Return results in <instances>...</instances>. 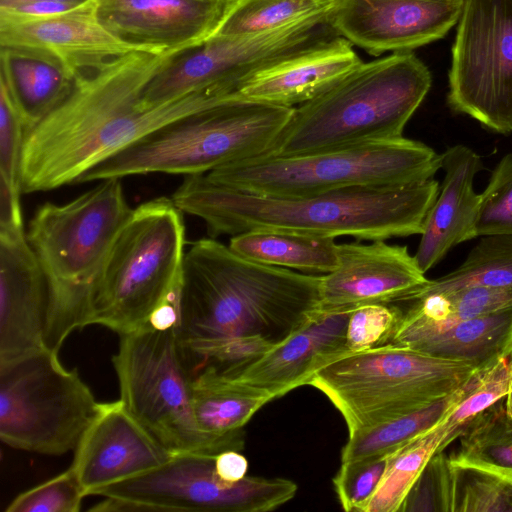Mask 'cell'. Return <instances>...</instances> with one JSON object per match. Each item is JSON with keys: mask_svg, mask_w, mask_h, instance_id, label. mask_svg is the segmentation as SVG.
I'll return each instance as SVG.
<instances>
[{"mask_svg": "<svg viewBox=\"0 0 512 512\" xmlns=\"http://www.w3.org/2000/svg\"><path fill=\"white\" fill-rule=\"evenodd\" d=\"M47 296L25 229H0V364L45 347Z\"/></svg>", "mask_w": 512, "mask_h": 512, "instance_id": "obj_19", "label": "cell"}, {"mask_svg": "<svg viewBox=\"0 0 512 512\" xmlns=\"http://www.w3.org/2000/svg\"><path fill=\"white\" fill-rule=\"evenodd\" d=\"M131 212L121 178L35 211L26 235L47 282V348L58 352L73 331L89 325L94 284Z\"/></svg>", "mask_w": 512, "mask_h": 512, "instance_id": "obj_4", "label": "cell"}, {"mask_svg": "<svg viewBox=\"0 0 512 512\" xmlns=\"http://www.w3.org/2000/svg\"><path fill=\"white\" fill-rule=\"evenodd\" d=\"M427 281L406 246L385 240L338 244V264L321 278L319 314L404 302Z\"/></svg>", "mask_w": 512, "mask_h": 512, "instance_id": "obj_16", "label": "cell"}, {"mask_svg": "<svg viewBox=\"0 0 512 512\" xmlns=\"http://www.w3.org/2000/svg\"><path fill=\"white\" fill-rule=\"evenodd\" d=\"M447 436L444 426L419 435L386 457L384 474L360 512H398L409 491Z\"/></svg>", "mask_w": 512, "mask_h": 512, "instance_id": "obj_31", "label": "cell"}, {"mask_svg": "<svg viewBox=\"0 0 512 512\" xmlns=\"http://www.w3.org/2000/svg\"><path fill=\"white\" fill-rule=\"evenodd\" d=\"M335 35L330 19H315L261 33L210 37L173 55L144 88L140 106L151 109L205 89L235 94L256 72Z\"/></svg>", "mask_w": 512, "mask_h": 512, "instance_id": "obj_13", "label": "cell"}, {"mask_svg": "<svg viewBox=\"0 0 512 512\" xmlns=\"http://www.w3.org/2000/svg\"><path fill=\"white\" fill-rule=\"evenodd\" d=\"M100 406L77 369L46 346L0 364V439L10 447L52 456L75 450Z\"/></svg>", "mask_w": 512, "mask_h": 512, "instance_id": "obj_11", "label": "cell"}, {"mask_svg": "<svg viewBox=\"0 0 512 512\" xmlns=\"http://www.w3.org/2000/svg\"><path fill=\"white\" fill-rule=\"evenodd\" d=\"M431 84L429 69L412 51L362 62L323 94L294 107L267 154L293 156L402 137Z\"/></svg>", "mask_w": 512, "mask_h": 512, "instance_id": "obj_5", "label": "cell"}, {"mask_svg": "<svg viewBox=\"0 0 512 512\" xmlns=\"http://www.w3.org/2000/svg\"><path fill=\"white\" fill-rule=\"evenodd\" d=\"M112 363L120 400L172 454L216 456L243 449V429L211 435L199 428L193 409L192 375L177 342L176 326L160 329L147 324L121 335Z\"/></svg>", "mask_w": 512, "mask_h": 512, "instance_id": "obj_10", "label": "cell"}, {"mask_svg": "<svg viewBox=\"0 0 512 512\" xmlns=\"http://www.w3.org/2000/svg\"><path fill=\"white\" fill-rule=\"evenodd\" d=\"M215 470L220 479L235 483L246 476L248 461L237 450H226L215 457Z\"/></svg>", "mask_w": 512, "mask_h": 512, "instance_id": "obj_42", "label": "cell"}, {"mask_svg": "<svg viewBox=\"0 0 512 512\" xmlns=\"http://www.w3.org/2000/svg\"><path fill=\"white\" fill-rule=\"evenodd\" d=\"M444 179L423 223L414 255L426 273L456 245L477 237L481 194L474 178L482 169L481 157L471 148L455 145L442 153Z\"/></svg>", "mask_w": 512, "mask_h": 512, "instance_id": "obj_22", "label": "cell"}, {"mask_svg": "<svg viewBox=\"0 0 512 512\" xmlns=\"http://www.w3.org/2000/svg\"><path fill=\"white\" fill-rule=\"evenodd\" d=\"M388 343L437 357L487 364L512 355V307L451 323H433L402 311Z\"/></svg>", "mask_w": 512, "mask_h": 512, "instance_id": "obj_24", "label": "cell"}, {"mask_svg": "<svg viewBox=\"0 0 512 512\" xmlns=\"http://www.w3.org/2000/svg\"><path fill=\"white\" fill-rule=\"evenodd\" d=\"M448 461L452 466L490 473L512 483V421L503 399L470 420Z\"/></svg>", "mask_w": 512, "mask_h": 512, "instance_id": "obj_29", "label": "cell"}, {"mask_svg": "<svg viewBox=\"0 0 512 512\" xmlns=\"http://www.w3.org/2000/svg\"><path fill=\"white\" fill-rule=\"evenodd\" d=\"M94 6L38 19H0V46L46 50L64 60L76 75L132 51H142L111 35L97 20Z\"/></svg>", "mask_w": 512, "mask_h": 512, "instance_id": "obj_23", "label": "cell"}, {"mask_svg": "<svg viewBox=\"0 0 512 512\" xmlns=\"http://www.w3.org/2000/svg\"><path fill=\"white\" fill-rule=\"evenodd\" d=\"M213 455L174 454L161 466L102 489L93 512H268L290 501L297 485L284 478H219Z\"/></svg>", "mask_w": 512, "mask_h": 512, "instance_id": "obj_12", "label": "cell"}, {"mask_svg": "<svg viewBox=\"0 0 512 512\" xmlns=\"http://www.w3.org/2000/svg\"><path fill=\"white\" fill-rule=\"evenodd\" d=\"M185 244L183 212L172 198L158 197L132 209L94 284L89 325L121 336L176 302Z\"/></svg>", "mask_w": 512, "mask_h": 512, "instance_id": "obj_7", "label": "cell"}, {"mask_svg": "<svg viewBox=\"0 0 512 512\" xmlns=\"http://www.w3.org/2000/svg\"><path fill=\"white\" fill-rule=\"evenodd\" d=\"M352 46L335 35L256 72L240 84L235 94L297 107L338 84L362 63Z\"/></svg>", "mask_w": 512, "mask_h": 512, "instance_id": "obj_21", "label": "cell"}, {"mask_svg": "<svg viewBox=\"0 0 512 512\" xmlns=\"http://www.w3.org/2000/svg\"><path fill=\"white\" fill-rule=\"evenodd\" d=\"M475 286H512V236H482L458 268L437 279H428L404 302Z\"/></svg>", "mask_w": 512, "mask_h": 512, "instance_id": "obj_32", "label": "cell"}, {"mask_svg": "<svg viewBox=\"0 0 512 512\" xmlns=\"http://www.w3.org/2000/svg\"><path fill=\"white\" fill-rule=\"evenodd\" d=\"M191 389L198 426L211 435L243 429L262 406L275 399L268 391L238 381L212 364L197 370Z\"/></svg>", "mask_w": 512, "mask_h": 512, "instance_id": "obj_26", "label": "cell"}, {"mask_svg": "<svg viewBox=\"0 0 512 512\" xmlns=\"http://www.w3.org/2000/svg\"><path fill=\"white\" fill-rule=\"evenodd\" d=\"M448 488V511L512 512V483L493 474L449 463Z\"/></svg>", "mask_w": 512, "mask_h": 512, "instance_id": "obj_34", "label": "cell"}, {"mask_svg": "<svg viewBox=\"0 0 512 512\" xmlns=\"http://www.w3.org/2000/svg\"><path fill=\"white\" fill-rule=\"evenodd\" d=\"M337 0H227L211 36H235L277 30L315 19H330Z\"/></svg>", "mask_w": 512, "mask_h": 512, "instance_id": "obj_30", "label": "cell"}, {"mask_svg": "<svg viewBox=\"0 0 512 512\" xmlns=\"http://www.w3.org/2000/svg\"><path fill=\"white\" fill-rule=\"evenodd\" d=\"M349 316L350 312L319 314L251 363L235 370H222L275 398L281 397L308 385L316 371L350 352L346 346Z\"/></svg>", "mask_w": 512, "mask_h": 512, "instance_id": "obj_20", "label": "cell"}, {"mask_svg": "<svg viewBox=\"0 0 512 512\" xmlns=\"http://www.w3.org/2000/svg\"><path fill=\"white\" fill-rule=\"evenodd\" d=\"M176 53L132 51L78 73L66 99L26 133L22 192L74 184L92 167L155 129L233 96L205 89L142 109L144 88Z\"/></svg>", "mask_w": 512, "mask_h": 512, "instance_id": "obj_1", "label": "cell"}, {"mask_svg": "<svg viewBox=\"0 0 512 512\" xmlns=\"http://www.w3.org/2000/svg\"><path fill=\"white\" fill-rule=\"evenodd\" d=\"M401 316L402 310L394 303L365 305L350 311L347 349L358 352L387 344Z\"/></svg>", "mask_w": 512, "mask_h": 512, "instance_id": "obj_38", "label": "cell"}, {"mask_svg": "<svg viewBox=\"0 0 512 512\" xmlns=\"http://www.w3.org/2000/svg\"><path fill=\"white\" fill-rule=\"evenodd\" d=\"M505 405H506L507 414L512 421V365H511V382H510L508 394L506 396Z\"/></svg>", "mask_w": 512, "mask_h": 512, "instance_id": "obj_44", "label": "cell"}, {"mask_svg": "<svg viewBox=\"0 0 512 512\" xmlns=\"http://www.w3.org/2000/svg\"><path fill=\"white\" fill-rule=\"evenodd\" d=\"M438 193V182L430 179L273 197L218 186L199 174L187 176L172 200L183 213L202 219L212 238L260 230L374 241L420 235Z\"/></svg>", "mask_w": 512, "mask_h": 512, "instance_id": "obj_3", "label": "cell"}, {"mask_svg": "<svg viewBox=\"0 0 512 512\" xmlns=\"http://www.w3.org/2000/svg\"><path fill=\"white\" fill-rule=\"evenodd\" d=\"M487 364L387 343L334 359L316 371L308 385L329 399L351 434L447 397Z\"/></svg>", "mask_w": 512, "mask_h": 512, "instance_id": "obj_9", "label": "cell"}, {"mask_svg": "<svg viewBox=\"0 0 512 512\" xmlns=\"http://www.w3.org/2000/svg\"><path fill=\"white\" fill-rule=\"evenodd\" d=\"M464 0H337L330 24L369 54L409 52L443 38Z\"/></svg>", "mask_w": 512, "mask_h": 512, "instance_id": "obj_15", "label": "cell"}, {"mask_svg": "<svg viewBox=\"0 0 512 512\" xmlns=\"http://www.w3.org/2000/svg\"><path fill=\"white\" fill-rule=\"evenodd\" d=\"M227 0H96L94 13L114 37L137 50L181 52L209 39Z\"/></svg>", "mask_w": 512, "mask_h": 512, "instance_id": "obj_17", "label": "cell"}, {"mask_svg": "<svg viewBox=\"0 0 512 512\" xmlns=\"http://www.w3.org/2000/svg\"><path fill=\"white\" fill-rule=\"evenodd\" d=\"M447 102L485 128L512 132V0H464Z\"/></svg>", "mask_w": 512, "mask_h": 512, "instance_id": "obj_14", "label": "cell"}, {"mask_svg": "<svg viewBox=\"0 0 512 512\" xmlns=\"http://www.w3.org/2000/svg\"><path fill=\"white\" fill-rule=\"evenodd\" d=\"M26 127L6 87L0 80V181L22 192L21 164Z\"/></svg>", "mask_w": 512, "mask_h": 512, "instance_id": "obj_39", "label": "cell"}, {"mask_svg": "<svg viewBox=\"0 0 512 512\" xmlns=\"http://www.w3.org/2000/svg\"><path fill=\"white\" fill-rule=\"evenodd\" d=\"M293 108L236 94L175 119L103 160L76 183L148 173L207 174L270 152Z\"/></svg>", "mask_w": 512, "mask_h": 512, "instance_id": "obj_6", "label": "cell"}, {"mask_svg": "<svg viewBox=\"0 0 512 512\" xmlns=\"http://www.w3.org/2000/svg\"><path fill=\"white\" fill-rule=\"evenodd\" d=\"M511 357L502 356L483 367L469 392L439 423L446 428L447 436L438 453L458 438L470 420L507 396L511 382Z\"/></svg>", "mask_w": 512, "mask_h": 512, "instance_id": "obj_35", "label": "cell"}, {"mask_svg": "<svg viewBox=\"0 0 512 512\" xmlns=\"http://www.w3.org/2000/svg\"><path fill=\"white\" fill-rule=\"evenodd\" d=\"M76 74L57 55L25 46H0V80L6 85L26 133L71 93Z\"/></svg>", "mask_w": 512, "mask_h": 512, "instance_id": "obj_25", "label": "cell"}, {"mask_svg": "<svg viewBox=\"0 0 512 512\" xmlns=\"http://www.w3.org/2000/svg\"><path fill=\"white\" fill-rule=\"evenodd\" d=\"M386 467V457L341 463L333 478L338 500L345 511L360 512L375 492Z\"/></svg>", "mask_w": 512, "mask_h": 512, "instance_id": "obj_40", "label": "cell"}, {"mask_svg": "<svg viewBox=\"0 0 512 512\" xmlns=\"http://www.w3.org/2000/svg\"><path fill=\"white\" fill-rule=\"evenodd\" d=\"M228 246L248 260L306 274L325 275L338 264V244L328 236L255 230L232 236Z\"/></svg>", "mask_w": 512, "mask_h": 512, "instance_id": "obj_27", "label": "cell"}, {"mask_svg": "<svg viewBox=\"0 0 512 512\" xmlns=\"http://www.w3.org/2000/svg\"><path fill=\"white\" fill-rule=\"evenodd\" d=\"M87 496L69 467L59 475L16 496L6 512H79Z\"/></svg>", "mask_w": 512, "mask_h": 512, "instance_id": "obj_37", "label": "cell"}, {"mask_svg": "<svg viewBox=\"0 0 512 512\" xmlns=\"http://www.w3.org/2000/svg\"><path fill=\"white\" fill-rule=\"evenodd\" d=\"M478 373L452 394L423 409L349 434L341 452V463L387 457L433 429L469 392Z\"/></svg>", "mask_w": 512, "mask_h": 512, "instance_id": "obj_28", "label": "cell"}, {"mask_svg": "<svg viewBox=\"0 0 512 512\" xmlns=\"http://www.w3.org/2000/svg\"><path fill=\"white\" fill-rule=\"evenodd\" d=\"M322 275L265 265L214 238L186 250L177 295V342L191 370L200 352L224 338L283 341L319 315Z\"/></svg>", "mask_w": 512, "mask_h": 512, "instance_id": "obj_2", "label": "cell"}, {"mask_svg": "<svg viewBox=\"0 0 512 512\" xmlns=\"http://www.w3.org/2000/svg\"><path fill=\"white\" fill-rule=\"evenodd\" d=\"M172 454L119 399L100 410L74 450L71 468L86 495L138 476L167 462Z\"/></svg>", "mask_w": 512, "mask_h": 512, "instance_id": "obj_18", "label": "cell"}, {"mask_svg": "<svg viewBox=\"0 0 512 512\" xmlns=\"http://www.w3.org/2000/svg\"><path fill=\"white\" fill-rule=\"evenodd\" d=\"M407 302L408 314L433 323H451L512 307V286H475L421 296Z\"/></svg>", "mask_w": 512, "mask_h": 512, "instance_id": "obj_33", "label": "cell"}, {"mask_svg": "<svg viewBox=\"0 0 512 512\" xmlns=\"http://www.w3.org/2000/svg\"><path fill=\"white\" fill-rule=\"evenodd\" d=\"M20 194L0 181V229L24 227Z\"/></svg>", "mask_w": 512, "mask_h": 512, "instance_id": "obj_41", "label": "cell"}, {"mask_svg": "<svg viewBox=\"0 0 512 512\" xmlns=\"http://www.w3.org/2000/svg\"><path fill=\"white\" fill-rule=\"evenodd\" d=\"M49 2L65 3L81 8L95 3L96 0H0V12H4L24 4Z\"/></svg>", "mask_w": 512, "mask_h": 512, "instance_id": "obj_43", "label": "cell"}, {"mask_svg": "<svg viewBox=\"0 0 512 512\" xmlns=\"http://www.w3.org/2000/svg\"><path fill=\"white\" fill-rule=\"evenodd\" d=\"M476 231L477 237L512 236V152L498 162L481 193Z\"/></svg>", "mask_w": 512, "mask_h": 512, "instance_id": "obj_36", "label": "cell"}, {"mask_svg": "<svg viewBox=\"0 0 512 512\" xmlns=\"http://www.w3.org/2000/svg\"><path fill=\"white\" fill-rule=\"evenodd\" d=\"M442 154L399 137L307 154H264L206 174L214 184L255 195L295 197L359 186H403L433 179Z\"/></svg>", "mask_w": 512, "mask_h": 512, "instance_id": "obj_8", "label": "cell"}]
</instances>
